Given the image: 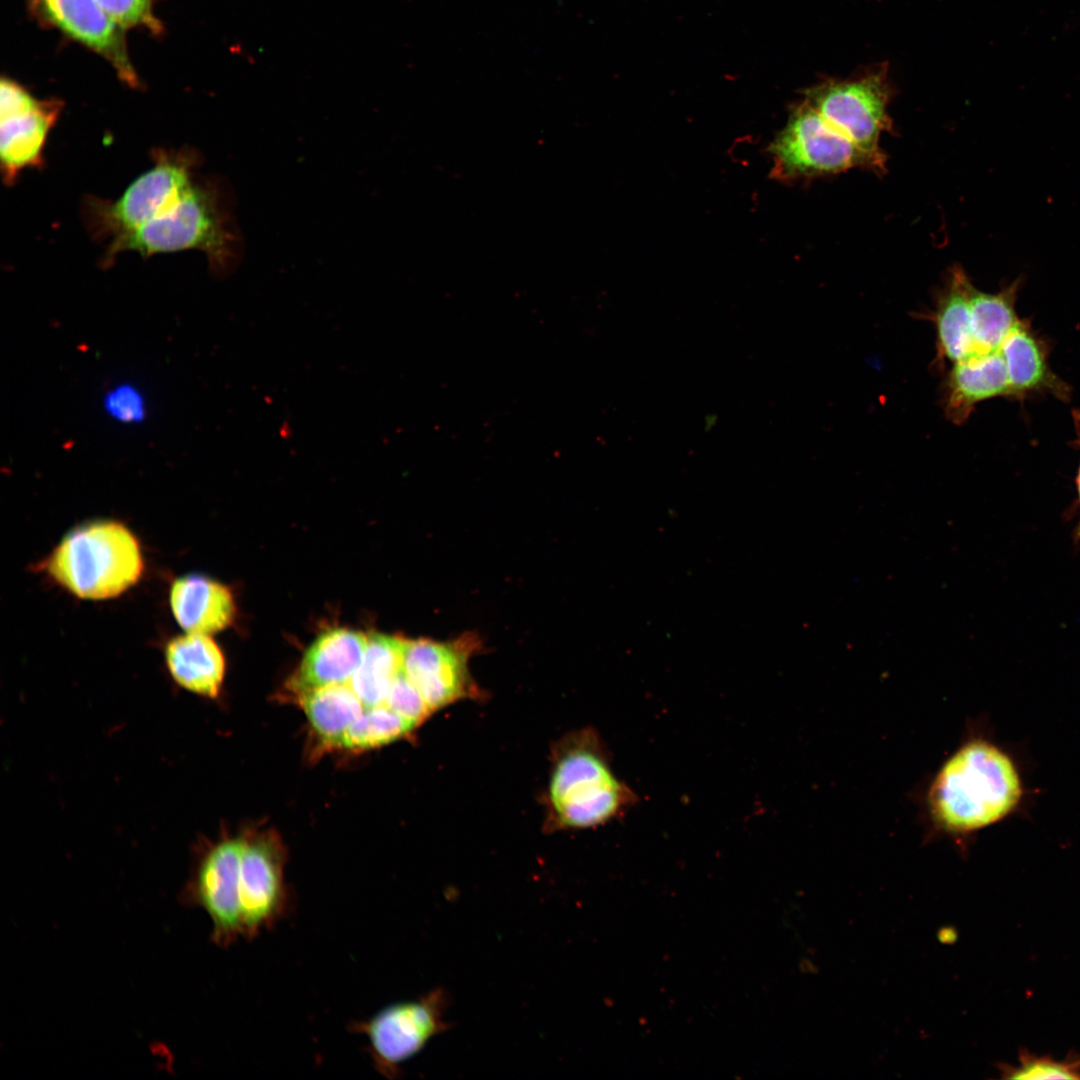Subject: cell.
<instances>
[{
    "label": "cell",
    "instance_id": "obj_1",
    "mask_svg": "<svg viewBox=\"0 0 1080 1080\" xmlns=\"http://www.w3.org/2000/svg\"><path fill=\"white\" fill-rule=\"evenodd\" d=\"M1021 794L1017 771L994 745L973 740L939 769L929 789L931 815L949 833H967L1007 815Z\"/></svg>",
    "mask_w": 1080,
    "mask_h": 1080
},
{
    "label": "cell",
    "instance_id": "obj_2",
    "mask_svg": "<svg viewBox=\"0 0 1080 1080\" xmlns=\"http://www.w3.org/2000/svg\"><path fill=\"white\" fill-rule=\"evenodd\" d=\"M239 238L220 188L196 179L158 216L106 247L102 264L111 265L124 251L143 257L196 249L207 255L211 271L224 276L239 256Z\"/></svg>",
    "mask_w": 1080,
    "mask_h": 1080
},
{
    "label": "cell",
    "instance_id": "obj_3",
    "mask_svg": "<svg viewBox=\"0 0 1080 1080\" xmlns=\"http://www.w3.org/2000/svg\"><path fill=\"white\" fill-rule=\"evenodd\" d=\"M41 569L73 595L103 600L136 584L144 565L139 542L125 525L96 520L70 530Z\"/></svg>",
    "mask_w": 1080,
    "mask_h": 1080
},
{
    "label": "cell",
    "instance_id": "obj_4",
    "mask_svg": "<svg viewBox=\"0 0 1080 1080\" xmlns=\"http://www.w3.org/2000/svg\"><path fill=\"white\" fill-rule=\"evenodd\" d=\"M546 800L552 827L580 829L618 816L634 795L612 772L598 737L583 730L555 751Z\"/></svg>",
    "mask_w": 1080,
    "mask_h": 1080
},
{
    "label": "cell",
    "instance_id": "obj_5",
    "mask_svg": "<svg viewBox=\"0 0 1080 1080\" xmlns=\"http://www.w3.org/2000/svg\"><path fill=\"white\" fill-rule=\"evenodd\" d=\"M152 155L153 166L118 199L87 196L83 200L82 218L94 239L111 243L134 232L175 202L195 179L198 157L192 150L158 149Z\"/></svg>",
    "mask_w": 1080,
    "mask_h": 1080
},
{
    "label": "cell",
    "instance_id": "obj_6",
    "mask_svg": "<svg viewBox=\"0 0 1080 1080\" xmlns=\"http://www.w3.org/2000/svg\"><path fill=\"white\" fill-rule=\"evenodd\" d=\"M769 151L773 176L780 180L831 176L854 168L886 171V163L859 148L804 99L793 108Z\"/></svg>",
    "mask_w": 1080,
    "mask_h": 1080
},
{
    "label": "cell",
    "instance_id": "obj_7",
    "mask_svg": "<svg viewBox=\"0 0 1080 1080\" xmlns=\"http://www.w3.org/2000/svg\"><path fill=\"white\" fill-rule=\"evenodd\" d=\"M892 96L884 65L854 78L825 80L806 89L804 100L859 148L886 163L880 139L892 129L888 113Z\"/></svg>",
    "mask_w": 1080,
    "mask_h": 1080
},
{
    "label": "cell",
    "instance_id": "obj_8",
    "mask_svg": "<svg viewBox=\"0 0 1080 1080\" xmlns=\"http://www.w3.org/2000/svg\"><path fill=\"white\" fill-rule=\"evenodd\" d=\"M447 1008V992L437 988L419 999L394 1003L367 1019L353 1021L348 1030L365 1037L373 1067L393 1080L400 1077L406 1061L448 1029L444 1020Z\"/></svg>",
    "mask_w": 1080,
    "mask_h": 1080
},
{
    "label": "cell",
    "instance_id": "obj_9",
    "mask_svg": "<svg viewBox=\"0 0 1080 1080\" xmlns=\"http://www.w3.org/2000/svg\"><path fill=\"white\" fill-rule=\"evenodd\" d=\"M286 851L272 832L243 838L240 905L243 939L252 940L275 928L293 908L285 882Z\"/></svg>",
    "mask_w": 1080,
    "mask_h": 1080
},
{
    "label": "cell",
    "instance_id": "obj_10",
    "mask_svg": "<svg viewBox=\"0 0 1080 1080\" xmlns=\"http://www.w3.org/2000/svg\"><path fill=\"white\" fill-rule=\"evenodd\" d=\"M474 642L466 637L452 642L406 640L402 669L432 713L474 695L468 671Z\"/></svg>",
    "mask_w": 1080,
    "mask_h": 1080
},
{
    "label": "cell",
    "instance_id": "obj_11",
    "mask_svg": "<svg viewBox=\"0 0 1080 1080\" xmlns=\"http://www.w3.org/2000/svg\"><path fill=\"white\" fill-rule=\"evenodd\" d=\"M242 848L243 838L225 839L211 847L200 861L193 884V899L211 920L214 942L223 947L243 938Z\"/></svg>",
    "mask_w": 1080,
    "mask_h": 1080
},
{
    "label": "cell",
    "instance_id": "obj_12",
    "mask_svg": "<svg viewBox=\"0 0 1080 1080\" xmlns=\"http://www.w3.org/2000/svg\"><path fill=\"white\" fill-rule=\"evenodd\" d=\"M62 104L37 100L25 109L0 116V162L3 182L10 186L25 169L41 168L44 147Z\"/></svg>",
    "mask_w": 1080,
    "mask_h": 1080
},
{
    "label": "cell",
    "instance_id": "obj_13",
    "mask_svg": "<svg viewBox=\"0 0 1080 1080\" xmlns=\"http://www.w3.org/2000/svg\"><path fill=\"white\" fill-rule=\"evenodd\" d=\"M1003 356L1010 386V398L1024 400L1035 394H1050L1067 402L1071 388L1051 369L1047 344L1029 321L1019 319L1003 342Z\"/></svg>",
    "mask_w": 1080,
    "mask_h": 1080
},
{
    "label": "cell",
    "instance_id": "obj_14",
    "mask_svg": "<svg viewBox=\"0 0 1080 1080\" xmlns=\"http://www.w3.org/2000/svg\"><path fill=\"white\" fill-rule=\"evenodd\" d=\"M368 637L346 628L321 634L306 651L289 681L298 698L317 688L348 683L360 666Z\"/></svg>",
    "mask_w": 1080,
    "mask_h": 1080
},
{
    "label": "cell",
    "instance_id": "obj_15",
    "mask_svg": "<svg viewBox=\"0 0 1080 1080\" xmlns=\"http://www.w3.org/2000/svg\"><path fill=\"white\" fill-rule=\"evenodd\" d=\"M995 397H1009L1006 365L1000 352L975 353L953 363L943 389V408L954 424L965 423L977 404Z\"/></svg>",
    "mask_w": 1080,
    "mask_h": 1080
},
{
    "label": "cell",
    "instance_id": "obj_16",
    "mask_svg": "<svg viewBox=\"0 0 1080 1080\" xmlns=\"http://www.w3.org/2000/svg\"><path fill=\"white\" fill-rule=\"evenodd\" d=\"M45 16L74 39L108 57L121 74L132 72L119 27L96 0H36Z\"/></svg>",
    "mask_w": 1080,
    "mask_h": 1080
},
{
    "label": "cell",
    "instance_id": "obj_17",
    "mask_svg": "<svg viewBox=\"0 0 1080 1080\" xmlns=\"http://www.w3.org/2000/svg\"><path fill=\"white\" fill-rule=\"evenodd\" d=\"M169 599L174 618L188 633L210 635L219 632L235 617L231 591L204 576L177 578L171 586Z\"/></svg>",
    "mask_w": 1080,
    "mask_h": 1080
},
{
    "label": "cell",
    "instance_id": "obj_18",
    "mask_svg": "<svg viewBox=\"0 0 1080 1080\" xmlns=\"http://www.w3.org/2000/svg\"><path fill=\"white\" fill-rule=\"evenodd\" d=\"M972 281L961 266L948 272L935 297L930 319L936 328L937 362H958L975 354L970 311Z\"/></svg>",
    "mask_w": 1080,
    "mask_h": 1080
},
{
    "label": "cell",
    "instance_id": "obj_19",
    "mask_svg": "<svg viewBox=\"0 0 1080 1080\" xmlns=\"http://www.w3.org/2000/svg\"><path fill=\"white\" fill-rule=\"evenodd\" d=\"M165 661L173 680L194 694L215 698L225 675V658L209 635L188 633L170 640Z\"/></svg>",
    "mask_w": 1080,
    "mask_h": 1080
},
{
    "label": "cell",
    "instance_id": "obj_20",
    "mask_svg": "<svg viewBox=\"0 0 1080 1080\" xmlns=\"http://www.w3.org/2000/svg\"><path fill=\"white\" fill-rule=\"evenodd\" d=\"M406 640L380 633L369 635L362 662L348 682L364 708L384 704L402 669Z\"/></svg>",
    "mask_w": 1080,
    "mask_h": 1080
},
{
    "label": "cell",
    "instance_id": "obj_21",
    "mask_svg": "<svg viewBox=\"0 0 1080 1080\" xmlns=\"http://www.w3.org/2000/svg\"><path fill=\"white\" fill-rule=\"evenodd\" d=\"M1021 280L1013 281L997 293L978 290L970 285L971 330L975 353L1000 350L1020 319L1015 305Z\"/></svg>",
    "mask_w": 1080,
    "mask_h": 1080
},
{
    "label": "cell",
    "instance_id": "obj_22",
    "mask_svg": "<svg viewBox=\"0 0 1080 1080\" xmlns=\"http://www.w3.org/2000/svg\"><path fill=\"white\" fill-rule=\"evenodd\" d=\"M298 699L313 731L328 746L341 747L346 731L365 709L348 683L317 688Z\"/></svg>",
    "mask_w": 1080,
    "mask_h": 1080
},
{
    "label": "cell",
    "instance_id": "obj_23",
    "mask_svg": "<svg viewBox=\"0 0 1080 1080\" xmlns=\"http://www.w3.org/2000/svg\"><path fill=\"white\" fill-rule=\"evenodd\" d=\"M415 727L384 705L365 708L346 731L341 747L371 749L407 736Z\"/></svg>",
    "mask_w": 1080,
    "mask_h": 1080
},
{
    "label": "cell",
    "instance_id": "obj_24",
    "mask_svg": "<svg viewBox=\"0 0 1080 1080\" xmlns=\"http://www.w3.org/2000/svg\"><path fill=\"white\" fill-rule=\"evenodd\" d=\"M415 728L433 713L403 669L397 674L383 704Z\"/></svg>",
    "mask_w": 1080,
    "mask_h": 1080
},
{
    "label": "cell",
    "instance_id": "obj_25",
    "mask_svg": "<svg viewBox=\"0 0 1080 1080\" xmlns=\"http://www.w3.org/2000/svg\"><path fill=\"white\" fill-rule=\"evenodd\" d=\"M103 407L111 418L123 424L142 423L147 416L144 394L130 382L111 387L103 397Z\"/></svg>",
    "mask_w": 1080,
    "mask_h": 1080
},
{
    "label": "cell",
    "instance_id": "obj_26",
    "mask_svg": "<svg viewBox=\"0 0 1080 1080\" xmlns=\"http://www.w3.org/2000/svg\"><path fill=\"white\" fill-rule=\"evenodd\" d=\"M109 17L120 27L158 24L152 15V0H96Z\"/></svg>",
    "mask_w": 1080,
    "mask_h": 1080
},
{
    "label": "cell",
    "instance_id": "obj_27",
    "mask_svg": "<svg viewBox=\"0 0 1080 1080\" xmlns=\"http://www.w3.org/2000/svg\"><path fill=\"white\" fill-rule=\"evenodd\" d=\"M1011 1079L1041 1080V1079H1079V1070L1071 1064L1052 1061L1050 1059H1024L1021 1065L1008 1075Z\"/></svg>",
    "mask_w": 1080,
    "mask_h": 1080
},
{
    "label": "cell",
    "instance_id": "obj_28",
    "mask_svg": "<svg viewBox=\"0 0 1080 1080\" xmlns=\"http://www.w3.org/2000/svg\"><path fill=\"white\" fill-rule=\"evenodd\" d=\"M1072 417H1073V422H1074V426H1075V429H1076L1077 441H1078V444L1080 446V409H1074L1072 411ZM1076 486H1077L1078 501H1079V507H1080V465H1079L1078 474H1077V478H1076ZM1078 536L1080 537V522H1079V526H1078Z\"/></svg>",
    "mask_w": 1080,
    "mask_h": 1080
}]
</instances>
